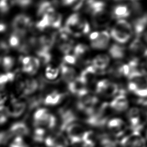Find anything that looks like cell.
Segmentation results:
<instances>
[{
  "label": "cell",
  "mask_w": 147,
  "mask_h": 147,
  "mask_svg": "<svg viewBox=\"0 0 147 147\" xmlns=\"http://www.w3.org/2000/svg\"><path fill=\"white\" fill-rule=\"evenodd\" d=\"M62 29L70 36L78 37L88 33L90 26L87 21L79 14L74 13L67 18Z\"/></svg>",
  "instance_id": "1"
},
{
  "label": "cell",
  "mask_w": 147,
  "mask_h": 147,
  "mask_svg": "<svg viewBox=\"0 0 147 147\" xmlns=\"http://www.w3.org/2000/svg\"><path fill=\"white\" fill-rule=\"evenodd\" d=\"M90 13L91 16V22L95 28H104L109 25L113 18L105 7V3L99 1L95 2L91 7Z\"/></svg>",
  "instance_id": "2"
},
{
  "label": "cell",
  "mask_w": 147,
  "mask_h": 147,
  "mask_svg": "<svg viewBox=\"0 0 147 147\" xmlns=\"http://www.w3.org/2000/svg\"><path fill=\"white\" fill-rule=\"evenodd\" d=\"M128 78L129 90L140 98H147V76L138 69L133 71Z\"/></svg>",
  "instance_id": "3"
},
{
  "label": "cell",
  "mask_w": 147,
  "mask_h": 147,
  "mask_svg": "<svg viewBox=\"0 0 147 147\" xmlns=\"http://www.w3.org/2000/svg\"><path fill=\"white\" fill-rule=\"evenodd\" d=\"M132 25L126 20H118L110 30V35L117 42L125 44L127 42L133 34Z\"/></svg>",
  "instance_id": "4"
},
{
  "label": "cell",
  "mask_w": 147,
  "mask_h": 147,
  "mask_svg": "<svg viewBox=\"0 0 147 147\" xmlns=\"http://www.w3.org/2000/svg\"><path fill=\"white\" fill-rule=\"evenodd\" d=\"M112 110L108 103H103L98 107H95L94 111L86 119V122L93 126H102L104 125L110 114Z\"/></svg>",
  "instance_id": "5"
},
{
  "label": "cell",
  "mask_w": 147,
  "mask_h": 147,
  "mask_svg": "<svg viewBox=\"0 0 147 147\" xmlns=\"http://www.w3.org/2000/svg\"><path fill=\"white\" fill-rule=\"evenodd\" d=\"M62 23V16L55 10L48 12L41 16V18L36 25V28L44 30L48 28L58 29Z\"/></svg>",
  "instance_id": "6"
},
{
  "label": "cell",
  "mask_w": 147,
  "mask_h": 147,
  "mask_svg": "<svg viewBox=\"0 0 147 147\" xmlns=\"http://www.w3.org/2000/svg\"><path fill=\"white\" fill-rule=\"evenodd\" d=\"M78 98L77 109L79 111L84 113L87 117L95 109L98 99L95 95L90 94L88 91Z\"/></svg>",
  "instance_id": "7"
},
{
  "label": "cell",
  "mask_w": 147,
  "mask_h": 147,
  "mask_svg": "<svg viewBox=\"0 0 147 147\" xmlns=\"http://www.w3.org/2000/svg\"><path fill=\"white\" fill-rule=\"evenodd\" d=\"M110 35L107 31L93 32L90 34L91 47L96 50H103L107 48L110 44Z\"/></svg>",
  "instance_id": "8"
},
{
  "label": "cell",
  "mask_w": 147,
  "mask_h": 147,
  "mask_svg": "<svg viewBox=\"0 0 147 147\" xmlns=\"http://www.w3.org/2000/svg\"><path fill=\"white\" fill-rule=\"evenodd\" d=\"M95 91L101 96L107 98L113 97L119 92V87L113 82L108 79H102L96 83Z\"/></svg>",
  "instance_id": "9"
},
{
  "label": "cell",
  "mask_w": 147,
  "mask_h": 147,
  "mask_svg": "<svg viewBox=\"0 0 147 147\" xmlns=\"http://www.w3.org/2000/svg\"><path fill=\"white\" fill-rule=\"evenodd\" d=\"M32 25L30 18L24 14L16 16L12 21V28L13 32L24 36L30 29Z\"/></svg>",
  "instance_id": "10"
},
{
  "label": "cell",
  "mask_w": 147,
  "mask_h": 147,
  "mask_svg": "<svg viewBox=\"0 0 147 147\" xmlns=\"http://www.w3.org/2000/svg\"><path fill=\"white\" fill-rule=\"evenodd\" d=\"M68 138L73 144H80L87 131L86 129L80 124L73 122L65 127Z\"/></svg>",
  "instance_id": "11"
},
{
  "label": "cell",
  "mask_w": 147,
  "mask_h": 147,
  "mask_svg": "<svg viewBox=\"0 0 147 147\" xmlns=\"http://www.w3.org/2000/svg\"><path fill=\"white\" fill-rule=\"evenodd\" d=\"M128 50L132 57L131 59L139 61L140 59L147 57V45L140 37H136L131 41Z\"/></svg>",
  "instance_id": "12"
},
{
  "label": "cell",
  "mask_w": 147,
  "mask_h": 147,
  "mask_svg": "<svg viewBox=\"0 0 147 147\" xmlns=\"http://www.w3.org/2000/svg\"><path fill=\"white\" fill-rule=\"evenodd\" d=\"M122 147H146V142L139 131H133L120 142Z\"/></svg>",
  "instance_id": "13"
},
{
  "label": "cell",
  "mask_w": 147,
  "mask_h": 147,
  "mask_svg": "<svg viewBox=\"0 0 147 147\" xmlns=\"http://www.w3.org/2000/svg\"><path fill=\"white\" fill-rule=\"evenodd\" d=\"M127 118L133 131H139L144 125L142 118V111L138 107L130 109L127 113Z\"/></svg>",
  "instance_id": "14"
},
{
  "label": "cell",
  "mask_w": 147,
  "mask_h": 147,
  "mask_svg": "<svg viewBox=\"0 0 147 147\" xmlns=\"http://www.w3.org/2000/svg\"><path fill=\"white\" fill-rule=\"evenodd\" d=\"M22 70L29 75L35 74L40 66V60L36 57L26 56L21 59Z\"/></svg>",
  "instance_id": "15"
},
{
  "label": "cell",
  "mask_w": 147,
  "mask_h": 147,
  "mask_svg": "<svg viewBox=\"0 0 147 147\" xmlns=\"http://www.w3.org/2000/svg\"><path fill=\"white\" fill-rule=\"evenodd\" d=\"M44 142L47 147H68V145L67 138L60 132L47 136Z\"/></svg>",
  "instance_id": "16"
},
{
  "label": "cell",
  "mask_w": 147,
  "mask_h": 147,
  "mask_svg": "<svg viewBox=\"0 0 147 147\" xmlns=\"http://www.w3.org/2000/svg\"><path fill=\"white\" fill-rule=\"evenodd\" d=\"M27 107L26 102L18 99H13L9 106H7L10 117L14 118L20 117L26 111Z\"/></svg>",
  "instance_id": "17"
},
{
  "label": "cell",
  "mask_w": 147,
  "mask_h": 147,
  "mask_svg": "<svg viewBox=\"0 0 147 147\" xmlns=\"http://www.w3.org/2000/svg\"><path fill=\"white\" fill-rule=\"evenodd\" d=\"M107 127L111 134L117 137L123 134L127 129L125 122L118 118L110 119L107 122Z\"/></svg>",
  "instance_id": "18"
},
{
  "label": "cell",
  "mask_w": 147,
  "mask_h": 147,
  "mask_svg": "<svg viewBox=\"0 0 147 147\" xmlns=\"http://www.w3.org/2000/svg\"><path fill=\"white\" fill-rule=\"evenodd\" d=\"M7 130L12 138L17 137L24 138L30 133L29 127L23 121H18L13 123Z\"/></svg>",
  "instance_id": "19"
},
{
  "label": "cell",
  "mask_w": 147,
  "mask_h": 147,
  "mask_svg": "<svg viewBox=\"0 0 147 147\" xmlns=\"http://www.w3.org/2000/svg\"><path fill=\"white\" fill-rule=\"evenodd\" d=\"M111 109L117 112H122L127 110L129 107V101L126 96L121 92L114 98L109 103Z\"/></svg>",
  "instance_id": "20"
},
{
  "label": "cell",
  "mask_w": 147,
  "mask_h": 147,
  "mask_svg": "<svg viewBox=\"0 0 147 147\" xmlns=\"http://www.w3.org/2000/svg\"><path fill=\"white\" fill-rule=\"evenodd\" d=\"M87 86L86 83L79 76L72 82L68 84V90L78 96H80L88 91Z\"/></svg>",
  "instance_id": "21"
},
{
  "label": "cell",
  "mask_w": 147,
  "mask_h": 147,
  "mask_svg": "<svg viewBox=\"0 0 147 147\" xmlns=\"http://www.w3.org/2000/svg\"><path fill=\"white\" fill-rule=\"evenodd\" d=\"M110 63V57L105 53L98 54L91 60V65L98 71H103L106 69Z\"/></svg>",
  "instance_id": "22"
},
{
  "label": "cell",
  "mask_w": 147,
  "mask_h": 147,
  "mask_svg": "<svg viewBox=\"0 0 147 147\" xmlns=\"http://www.w3.org/2000/svg\"><path fill=\"white\" fill-rule=\"evenodd\" d=\"M65 96V95L63 93L54 90L47 94L42 99V102L45 106H53L60 104Z\"/></svg>",
  "instance_id": "23"
},
{
  "label": "cell",
  "mask_w": 147,
  "mask_h": 147,
  "mask_svg": "<svg viewBox=\"0 0 147 147\" xmlns=\"http://www.w3.org/2000/svg\"><path fill=\"white\" fill-rule=\"evenodd\" d=\"M39 87V82L36 79L29 78L22 85V95L26 96L32 95L38 90Z\"/></svg>",
  "instance_id": "24"
},
{
  "label": "cell",
  "mask_w": 147,
  "mask_h": 147,
  "mask_svg": "<svg viewBox=\"0 0 147 147\" xmlns=\"http://www.w3.org/2000/svg\"><path fill=\"white\" fill-rule=\"evenodd\" d=\"M60 72L61 78L67 84L72 82L78 76L75 69L64 63L60 66Z\"/></svg>",
  "instance_id": "25"
},
{
  "label": "cell",
  "mask_w": 147,
  "mask_h": 147,
  "mask_svg": "<svg viewBox=\"0 0 147 147\" xmlns=\"http://www.w3.org/2000/svg\"><path fill=\"white\" fill-rule=\"evenodd\" d=\"M73 55L75 57L77 62H84L89 55L88 47L83 44H79L73 48Z\"/></svg>",
  "instance_id": "26"
},
{
  "label": "cell",
  "mask_w": 147,
  "mask_h": 147,
  "mask_svg": "<svg viewBox=\"0 0 147 147\" xmlns=\"http://www.w3.org/2000/svg\"><path fill=\"white\" fill-rule=\"evenodd\" d=\"M111 15L113 18H115L118 20H125V18L130 16V10L127 5H118L113 8Z\"/></svg>",
  "instance_id": "27"
},
{
  "label": "cell",
  "mask_w": 147,
  "mask_h": 147,
  "mask_svg": "<svg viewBox=\"0 0 147 147\" xmlns=\"http://www.w3.org/2000/svg\"><path fill=\"white\" fill-rule=\"evenodd\" d=\"M109 56L115 60H122L126 55V49L123 46L113 44L109 49Z\"/></svg>",
  "instance_id": "28"
},
{
  "label": "cell",
  "mask_w": 147,
  "mask_h": 147,
  "mask_svg": "<svg viewBox=\"0 0 147 147\" xmlns=\"http://www.w3.org/2000/svg\"><path fill=\"white\" fill-rule=\"evenodd\" d=\"M21 36L14 32H13L9 37L8 40V44L10 47L14 48H18L21 51L22 49L23 45L25 42L24 40H22Z\"/></svg>",
  "instance_id": "29"
},
{
  "label": "cell",
  "mask_w": 147,
  "mask_h": 147,
  "mask_svg": "<svg viewBox=\"0 0 147 147\" xmlns=\"http://www.w3.org/2000/svg\"><path fill=\"white\" fill-rule=\"evenodd\" d=\"M46 130L40 128L35 127L33 133V139L36 142H44L46 137Z\"/></svg>",
  "instance_id": "30"
},
{
  "label": "cell",
  "mask_w": 147,
  "mask_h": 147,
  "mask_svg": "<svg viewBox=\"0 0 147 147\" xmlns=\"http://www.w3.org/2000/svg\"><path fill=\"white\" fill-rule=\"evenodd\" d=\"M60 69L57 67H55L52 65H48L45 69V77L49 80H54L59 75Z\"/></svg>",
  "instance_id": "31"
},
{
  "label": "cell",
  "mask_w": 147,
  "mask_h": 147,
  "mask_svg": "<svg viewBox=\"0 0 147 147\" xmlns=\"http://www.w3.org/2000/svg\"><path fill=\"white\" fill-rule=\"evenodd\" d=\"M0 61L2 67L6 71H9L14 65V59L10 56H3Z\"/></svg>",
  "instance_id": "32"
},
{
  "label": "cell",
  "mask_w": 147,
  "mask_h": 147,
  "mask_svg": "<svg viewBox=\"0 0 147 147\" xmlns=\"http://www.w3.org/2000/svg\"><path fill=\"white\" fill-rule=\"evenodd\" d=\"M10 117L7 106L0 104V125L5 124Z\"/></svg>",
  "instance_id": "33"
},
{
  "label": "cell",
  "mask_w": 147,
  "mask_h": 147,
  "mask_svg": "<svg viewBox=\"0 0 147 147\" xmlns=\"http://www.w3.org/2000/svg\"><path fill=\"white\" fill-rule=\"evenodd\" d=\"M9 147H29L22 137H14L9 143Z\"/></svg>",
  "instance_id": "34"
},
{
  "label": "cell",
  "mask_w": 147,
  "mask_h": 147,
  "mask_svg": "<svg viewBox=\"0 0 147 147\" xmlns=\"http://www.w3.org/2000/svg\"><path fill=\"white\" fill-rule=\"evenodd\" d=\"M14 79V74L8 72L6 74H0V88L2 87L7 83L11 82Z\"/></svg>",
  "instance_id": "35"
},
{
  "label": "cell",
  "mask_w": 147,
  "mask_h": 147,
  "mask_svg": "<svg viewBox=\"0 0 147 147\" xmlns=\"http://www.w3.org/2000/svg\"><path fill=\"white\" fill-rule=\"evenodd\" d=\"M13 3V0H0V13L5 14L11 8Z\"/></svg>",
  "instance_id": "36"
},
{
  "label": "cell",
  "mask_w": 147,
  "mask_h": 147,
  "mask_svg": "<svg viewBox=\"0 0 147 147\" xmlns=\"http://www.w3.org/2000/svg\"><path fill=\"white\" fill-rule=\"evenodd\" d=\"M63 61L64 64L69 65L75 64L77 63V60L75 57L73 55H70V54L64 55L63 58Z\"/></svg>",
  "instance_id": "37"
},
{
  "label": "cell",
  "mask_w": 147,
  "mask_h": 147,
  "mask_svg": "<svg viewBox=\"0 0 147 147\" xmlns=\"http://www.w3.org/2000/svg\"><path fill=\"white\" fill-rule=\"evenodd\" d=\"M138 67V71L142 74L147 76V57L145 61H142L141 63H139Z\"/></svg>",
  "instance_id": "38"
},
{
  "label": "cell",
  "mask_w": 147,
  "mask_h": 147,
  "mask_svg": "<svg viewBox=\"0 0 147 147\" xmlns=\"http://www.w3.org/2000/svg\"><path fill=\"white\" fill-rule=\"evenodd\" d=\"M80 0H61V3L64 6H75Z\"/></svg>",
  "instance_id": "39"
},
{
  "label": "cell",
  "mask_w": 147,
  "mask_h": 147,
  "mask_svg": "<svg viewBox=\"0 0 147 147\" xmlns=\"http://www.w3.org/2000/svg\"><path fill=\"white\" fill-rule=\"evenodd\" d=\"M142 106L144 107V111H145V114L146 115V118H147V99L145 100H144L142 102Z\"/></svg>",
  "instance_id": "40"
},
{
  "label": "cell",
  "mask_w": 147,
  "mask_h": 147,
  "mask_svg": "<svg viewBox=\"0 0 147 147\" xmlns=\"http://www.w3.org/2000/svg\"><path fill=\"white\" fill-rule=\"evenodd\" d=\"M142 34H143V36H144V38L145 40V42L147 44V26L145 28V29L144 30V31Z\"/></svg>",
  "instance_id": "41"
},
{
  "label": "cell",
  "mask_w": 147,
  "mask_h": 147,
  "mask_svg": "<svg viewBox=\"0 0 147 147\" xmlns=\"http://www.w3.org/2000/svg\"><path fill=\"white\" fill-rule=\"evenodd\" d=\"M146 138H147V130L146 131Z\"/></svg>",
  "instance_id": "42"
},
{
  "label": "cell",
  "mask_w": 147,
  "mask_h": 147,
  "mask_svg": "<svg viewBox=\"0 0 147 147\" xmlns=\"http://www.w3.org/2000/svg\"><path fill=\"white\" fill-rule=\"evenodd\" d=\"M34 147H42V146H36Z\"/></svg>",
  "instance_id": "43"
},
{
  "label": "cell",
  "mask_w": 147,
  "mask_h": 147,
  "mask_svg": "<svg viewBox=\"0 0 147 147\" xmlns=\"http://www.w3.org/2000/svg\"><path fill=\"white\" fill-rule=\"evenodd\" d=\"M104 147H107V146H104Z\"/></svg>",
  "instance_id": "44"
},
{
  "label": "cell",
  "mask_w": 147,
  "mask_h": 147,
  "mask_svg": "<svg viewBox=\"0 0 147 147\" xmlns=\"http://www.w3.org/2000/svg\"><path fill=\"white\" fill-rule=\"evenodd\" d=\"M134 1H136V0H134Z\"/></svg>",
  "instance_id": "45"
}]
</instances>
